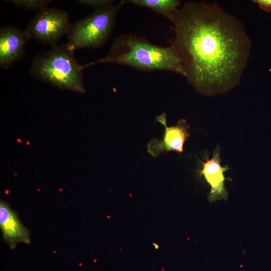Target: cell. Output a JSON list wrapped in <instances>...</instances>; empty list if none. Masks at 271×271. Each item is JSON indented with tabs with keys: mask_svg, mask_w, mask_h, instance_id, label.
<instances>
[{
	"mask_svg": "<svg viewBox=\"0 0 271 271\" xmlns=\"http://www.w3.org/2000/svg\"><path fill=\"white\" fill-rule=\"evenodd\" d=\"M172 46L189 83L199 93L227 92L240 82L251 42L243 25L216 4L189 2L170 20Z\"/></svg>",
	"mask_w": 271,
	"mask_h": 271,
	"instance_id": "1",
	"label": "cell"
},
{
	"mask_svg": "<svg viewBox=\"0 0 271 271\" xmlns=\"http://www.w3.org/2000/svg\"><path fill=\"white\" fill-rule=\"evenodd\" d=\"M78 2L92 7L94 10L103 9L114 4V1L110 0H79Z\"/></svg>",
	"mask_w": 271,
	"mask_h": 271,
	"instance_id": "12",
	"label": "cell"
},
{
	"mask_svg": "<svg viewBox=\"0 0 271 271\" xmlns=\"http://www.w3.org/2000/svg\"><path fill=\"white\" fill-rule=\"evenodd\" d=\"M219 156V148L217 147L214 152L213 157L202 162L199 171L200 175L204 177L210 187V191L208 196V200L210 202L226 200L228 196L224 186V181L228 178H225L224 173L229 168L227 166H221Z\"/></svg>",
	"mask_w": 271,
	"mask_h": 271,
	"instance_id": "8",
	"label": "cell"
},
{
	"mask_svg": "<svg viewBox=\"0 0 271 271\" xmlns=\"http://www.w3.org/2000/svg\"><path fill=\"white\" fill-rule=\"evenodd\" d=\"M124 1L94 11L71 25L67 33L68 47L73 51L98 48L108 40L114 27L117 13Z\"/></svg>",
	"mask_w": 271,
	"mask_h": 271,
	"instance_id": "4",
	"label": "cell"
},
{
	"mask_svg": "<svg viewBox=\"0 0 271 271\" xmlns=\"http://www.w3.org/2000/svg\"><path fill=\"white\" fill-rule=\"evenodd\" d=\"M68 13L57 7H47L36 13L26 30L29 39L53 47L67 34L71 26Z\"/></svg>",
	"mask_w": 271,
	"mask_h": 271,
	"instance_id": "5",
	"label": "cell"
},
{
	"mask_svg": "<svg viewBox=\"0 0 271 271\" xmlns=\"http://www.w3.org/2000/svg\"><path fill=\"white\" fill-rule=\"evenodd\" d=\"M7 3L15 6L26 10H38V11L48 7L52 2L50 0H8Z\"/></svg>",
	"mask_w": 271,
	"mask_h": 271,
	"instance_id": "11",
	"label": "cell"
},
{
	"mask_svg": "<svg viewBox=\"0 0 271 271\" xmlns=\"http://www.w3.org/2000/svg\"><path fill=\"white\" fill-rule=\"evenodd\" d=\"M0 227L3 238L11 249L19 243L30 244V233L17 214L4 200L0 202Z\"/></svg>",
	"mask_w": 271,
	"mask_h": 271,
	"instance_id": "9",
	"label": "cell"
},
{
	"mask_svg": "<svg viewBox=\"0 0 271 271\" xmlns=\"http://www.w3.org/2000/svg\"><path fill=\"white\" fill-rule=\"evenodd\" d=\"M104 63L125 65L144 71L165 70L186 75L180 59L172 45L157 46L133 35H120L113 40L105 56L82 66L84 69Z\"/></svg>",
	"mask_w": 271,
	"mask_h": 271,
	"instance_id": "2",
	"label": "cell"
},
{
	"mask_svg": "<svg viewBox=\"0 0 271 271\" xmlns=\"http://www.w3.org/2000/svg\"><path fill=\"white\" fill-rule=\"evenodd\" d=\"M124 2L150 9L169 20L181 5L177 0H128Z\"/></svg>",
	"mask_w": 271,
	"mask_h": 271,
	"instance_id": "10",
	"label": "cell"
},
{
	"mask_svg": "<svg viewBox=\"0 0 271 271\" xmlns=\"http://www.w3.org/2000/svg\"><path fill=\"white\" fill-rule=\"evenodd\" d=\"M29 38L26 30L13 26L0 29V67L7 69L23 58Z\"/></svg>",
	"mask_w": 271,
	"mask_h": 271,
	"instance_id": "7",
	"label": "cell"
},
{
	"mask_svg": "<svg viewBox=\"0 0 271 271\" xmlns=\"http://www.w3.org/2000/svg\"><path fill=\"white\" fill-rule=\"evenodd\" d=\"M256 3L260 8L267 12H271V0H255L253 1Z\"/></svg>",
	"mask_w": 271,
	"mask_h": 271,
	"instance_id": "13",
	"label": "cell"
},
{
	"mask_svg": "<svg viewBox=\"0 0 271 271\" xmlns=\"http://www.w3.org/2000/svg\"><path fill=\"white\" fill-rule=\"evenodd\" d=\"M74 52L66 43L51 47L32 59L30 75L61 89L84 93V69L76 60Z\"/></svg>",
	"mask_w": 271,
	"mask_h": 271,
	"instance_id": "3",
	"label": "cell"
},
{
	"mask_svg": "<svg viewBox=\"0 0 271 271\" xmlns=\"http://www.w3.org/2000/svg\"><path fill=\"white\" fill-rule=\"evenodd\" d=\"M156 120L165 126L162 140L153 139L150 141L147 146V151L153 157L157 158L161 153L173 151L182 153L184 145L189 138V125L185 119L180 120L177 125L168 126L166 114L163 113L156 117Z\"/></svg>",
	"mask_w": 271,
	"mask_h": 271,
	"instance_id": "6",
	"label": "cell"
}]
</instances>
